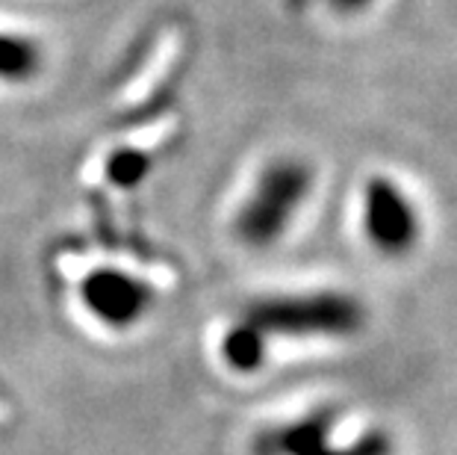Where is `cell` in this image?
<instances>
[{"label": "cell", "mask_w": 457, "mask_h": 455, "mask_svg": "<svg viewBox=\"0 0 457 455\" xmlns=\"http://www.w3.org/2000/svg\"><path fill=\"white\" fill-rule=\"evenodd\" d=\"M245 323L262 337H352L366 323L363 305L354 296L334 293H301L271 296L248 308Z\"/></svg>", "instance_id": "6da1fadb"}, {"label": "cell", "mask_w": 457, "mask_h": 455, "mask_svg": "<svg viewBox=\"0 0 457 455\" xmlns=\"http://www.w3.org/2000/svg\"><path fill=\"white\" fill-rule=\"evenodd\" d=\"M313 190V172L298 160H275L237 216V237L251 249L275 246Z\"/></svg>", "instance_id": "7a4b0ae2"}, {"label": "cell", "mask_w": 457, "mask_h": 455, "mask_svg": "<svg viewBox=\"0 0 457 455\" xmlns=\"http://www.w3.org/2000/svg\"><path fill=\"white\" fill-rule=\"evenodd\" d=\"M363 231L378 251L398 257L420 240V213L390 178H372L363 187Z\"/></svg>", "instance_id": "3957f363"}, {"label": "cell", "mask_w": 457, "mask_h": 455, "mask_svg": "<svg viewBox=\"0 0 457 455\" xmlns=\"http://www.w3.org/2000/svg\"><path fill=\"white\" fill-rule=\"evenodd\" d=\"M334 429V411H316L284 429L260 438V455H393V441L384 429H372L345 450L330 447L328 434Z\"/></svg>", "instance_id": "277c9868"}, {"label": "cell", "mask_w": 457, "mask_h": 455, "mask_svg": "<svg viewBox=\"0 0 457 455\" xmlns=\"http://www.w3.org/2000/svg\"><path fill=\"white\" fill-rule=\"evenodd\" d=\"M86 308L112 328H128L151 308V290L119 269H95L83 281Z\"/></svg>", "instance_id": "5b68a950"}, {"label": "cell", "mask_w": 457, "mask_h": 455, "mask_svg": "<svg viewBox=\"0 0 457 455\" xmlns=\"http://www.w3.org/2000/svg\"><path fill=\"white\" fill-rule=\"evenodd\" d=\"M221 352H225V361L239 373H254L257 367L266 358V337H262L254 325H248L242 319L239 325H233L225 343H221Z\"/></svg>", "instance_id": "8992f818"}, {"label": "cell", "mask_w": 457, "mask_h": 455, "mask_svg": "<svg viewBox=\"0 0 457 455\" xmlns=\"http://www.w3.org/2000/svg\"><path fill=\"white\" fill-rule=\"evenodd\" d=\"M42 65V51L24 36L0 33V80H30Z\"/></svg>", "instance_id": "52a82bcc"}, {"label": "cell", "mask_w": 457, "mask_h": 455, "mask_svg": "<svg viewBox=\"0 0 457 455\" xmlns=\"http://www.w3.org/2000/svg\"><path fill=\"white\" fill-rule=\"evenodd\" d=\"M148 157H145L142 151H133V148H121L115 151L110 163H106V175H110V181L115 183V187H124L130 190L136 187L145 175H148Z\"/></svg>", "instance_id": "ba28073f"}, {"label": "cell", "mask_w": 457, "mask_h": 455, "mask_svg": "<svg viewBox=\"0 0 457 455\" xmlns=\"http://www.w3.org/2000/svg\"><path fill=\"white\" fill-rule=\"evenodd\" d=\"M334 4V9H339V13H360V9H366L372 0H330Z\"/></svg>", "instance_id": "9c48e42d"}]
</instances>
